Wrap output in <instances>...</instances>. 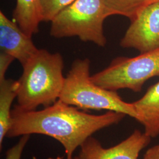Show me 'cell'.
<instances>
[{
  "label": "cell",
  "mask_w": 159,
  "mask_h": 159,
  "mask_svg": "<svg viewBox=\"0 0 159 159\" xmlns=\"http://www.w3.org/2000/svg\"><path fill=\"white\" fill-rule=\"evenodd\" d=\"M0 48L1 52L14 57L22 66L39 50L31 37L2 11L0 12Z\"/></svg>",
  "instance_id": "cell-8"
},
{
  "label": "cell",
  "mask_w": 159,
  "mask_h": 159,
  "mask_svg": "<svg viewBox=\"0 0 159 159\" xmlns=\"http://www.w3.org/2000/svg\"><path fill=\"white\" fill-rule=\"evenodd\" d=\"M23 67V74L18 80L17 107L32 111L39 106L47 107L56 102L66 78L61 55L39 49Z\"/></svg>",
  "instance_id": "cell-2"
},
{
  "label": "cell",
  "mask_w": 159,
  "mask_h": 159,
  "mask_svg": "<svg viewBox=\"0 0 159 159\" xmlns=\"http://www.w3.org/2000/svg\"><path fill=\"white\" fill-rule=\"evenodd\" d=\"M15 60L14 57L5 52H1L0 54V81L5 79L6 72L10 65Z\"/></svg>",
  "instance_id": "cell-15"
},
{
  "label": "cell",
  "mask_w": 159,
  "mask_h": 159,
  "mask_svg": "<svg viewBox=\"0 0 159 159\" xmlns=\"http://www.w3.org/2000/svg\"><path fill=\"white\" fill-rule=\"evenodd\" d=\"M18 81L5 79L0 81V148L11 123V107L17 98Z\"/></svg>",
  "instance_id": "cell-11"
},
{
  "label": "cell",
  "mask_w": 159,
  "mask_h": 159,
  "mask_svg": "<svg viewBox=\"0 0 159 159\" xmlns=\"http://www.w3.org/2000/svg\"><path fill=\"white\" fill-rule=\"evenodd\" d=\"M143 159H159V144L148 148L144 154Z\"/></svg>",
  "instance_id": "cell-16"
},
{
  "label": "cell",
  "mask_w": 159,
  "mask_h": 159,
  "mask_svg": "<svg viewBox=\"0 0 159 159\" xmlns=\"http://www.w3.org/2000/svg\"><path fill=\"white\" fill-rule=\"evenodd\" d=\"M108 17L106 0H75L51 21L50 35L57 39L77 37L104 47L103 23Z\"/></svg>",
  "instance_id": "cell-4"
},
{
  "label": "cell",
  "mask_w": 159,
  "mask_h": 159,
  "mask_svg": "<svg viewBox=\"0 0 159 159\" xmlns=\"http://www.w3.org/2000/svg\"><path fill=\"white\" fill-rule=\"evenodd\" d=\"M42 21L51 22L64 8L75 0H39Z\"/></svg>",
  "instance_id": "cell-13"
},
{
  "label": "cell",
  "mask_w": 159,
  "mask_h": 159,
  "mask_svg": "<svg viewBox=\"0 0 159 159\" xmlns=\"http://www.w3.org/2000/svg\"><path fill=\"white\" fill-rule=\"evenodd\" d=\"M151 137L139 130L111 148H103L96 139L90 137L80 146L78 155L73 159H138L144 148L150 142Z\"/></svg>",
  "instance_id": "cell-7"
},
{
  "label": "cell",
  "mask_w": 159,
  "mask_h": 159,
  "mask_svg": "<svg viewBox=\"0 0 159 159\" xmlns=\"http://www.w3.org/2000/svg\"><path fill=\"white\" fill-rule=\"evenodd\" d=\"M88 58L77 59L65 78L59 100L83 110H106L129 116L135 119L137 114L131 103L123 100L116 91L96 84L90 75Z\"/></svg>",
  "instance_id": "cell-3"
},
{
  "label": "cell",
  "mask_w": 159,
  "mask_h": 159,
  "mask_svg": "<svg viewBox=\"0 0 159 159\" xmlns=\"http://www.w3.org/2000/svg\"><path fill=\"white\" fill-rule=\"evenodd\" d=\"M159 2V0H106L110 16L120 15L133 20L145 7Z\"/></svg>",
  "instance_id": "cell-12"
},
{
  "label": "cell",
  "mask_w": 159,
  "mask_h": 159,
  "mask_svg": "<svg viewBox=\"0 0 159 159\" xmlns=\"http://www.w3.org/2000/svg\"><path fill=\"white\" fill-rule=\"evenodd\" d=\"M130 21L120 46L140 53L159 48V2L145 7Z\"/></svg>",
  "instance_id": "cell-6"
},
{
  "label": "cell",
  "mask_w": 159,
  "mask_h": 159,
  "mask_svg": "<svg viewBox=\"0 0 159 159\" xmlns=\"http://www.w3.org/2000/svg\"><path fill=\"white\" fill-rule=\"evenodd\" d=\"M14 21L26 34L32 37L39 32L42 22L39 0H17L13 11Z\"/></svg>",
  "instance_id": "cell-10"
},
{
  "label": "cell",
  "mask_w": 159,
  "mask_h": 159,
  "mask_svg": "<svg viewBox=\"0 0 159 159\" xmlns=\"http://www.w3.org/2000/svg\"><path fill=\"white\" fill-rule=\"evenodd\" d=\"M31 135H24L20 140L6 152V159H21L24 148L29 142Z\"/></svg>",
  "instance_id": "cell-14"
},
{
  "label": "cell",
  "mask_w": 159,
  "mask_h": 159,
  "mask_svg": "<svg viewBox=\"0 0 159 159\" xmlns=\"http://www.w3.org/2000/svg\"><path fill=\"white\" fill-rule=\"evenodd\" d=\"M125 116L111 111L102 115L90 114L59 99L39 111H25L16 106L12 110L11 123L6 136L39 134L51 137L62 144L67 159H73L74 152L88 138L119 123Z\"/></svg>",
  "instance_id": "cell-1"
},
{
  "label": "cell",
  "mask_w": 159,
  "mask_h": 159,
  "mask_svg": "<svg viewBox=\"0 0 159 159\" xmlns=\"http://www.w3.org/2000/svg\"><path fill=\"white\" fill-rule=\"evenodd\" d=\"M137 114V121L151 138L159 136V81L150 86L145 94L132 102Z\"/></svg>",
  "instance_id": "cell-9"
},
{
  "label": "cell",
  "mask_w": 159,
  "mask_h": 159,
  "mask_svg": "<svg viewBox=\"0 0 159 159\" xmlns=\"http://www.w3.org/2000/svg\"><path fill=\"white\" fill-rule=\"evenodd\" d=\"M159 77V48L134 57H117L107 68L91 76L97 85L108 90L129 89L142 91L143 85Z\"/></svg>",
  "instance_id": "cell-5"
}]
</instances>
